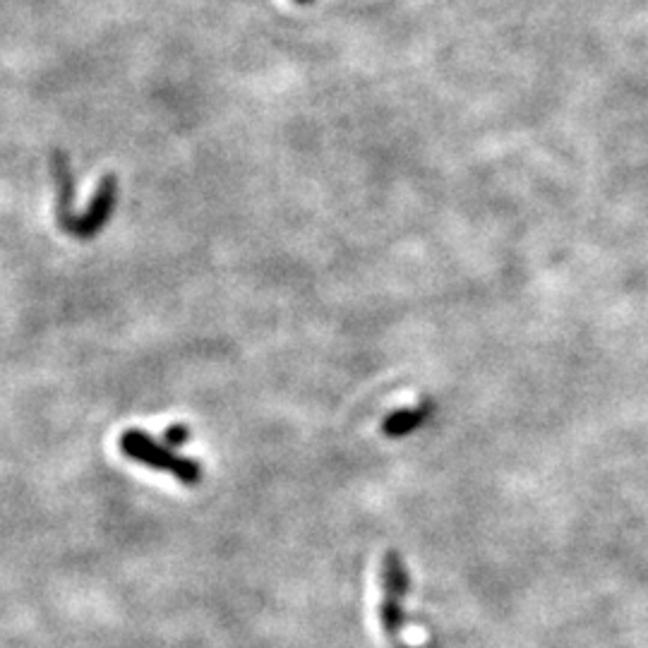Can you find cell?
<instances>
[{
  "instance_id": "obj_5",
  "label": "cell",
  "mask_w": 648,
  "mask_h": 648,
  "mask_svg": "<svg viewBox=\"0 0 648 648\" xmlns=\"http://www.w3.org/2000/svg\"><path fill=\"white\" fill-rule=\"evenodd\" d=\"M188 440H190V430L183 428V425H173V428H168V432H166L168 444H183Z\"/></svg>"
},
{
  "instance_id": "obj_4",
  "label": "cell",
  "mask_w": 648,
  "mask_h": 648,
  "mask_svg": "<svg viewBox=\"0 0 648 648\" xmlns=\"http://www.w3.org/2000/svg\"><path fill=\"white\" fill-rule=\"evenodd\" d=\"M432 411L430 401H423L418 408H404V411H394L384 418L382 432L387 437H404L408 432L418 430L425 423Z\"/></svg>"
},
{
  "instance_id": "obj_2",
  "label": "cell",
  "mask_w": 648,
  "mask_h": 648,
  "mask_svg": "<svg viewBox=\"0 0 648 648\" xmlns=\"http://www.w3.org/2000/svg\"><path fill=\"white\" fill-rule=\"evenodd\" d=\"M382 588L384 598L380 603V620L389 639H399L401 624H404V610H401V598L408 591V574L399 552L389 550L384 555L382 567Z\"/></svg>"
},
{
  "instance_id": "obj_6",
  "label": "cell",
  "mask_w": 648,
  "mask_h": 648,
  "mask_svg": "<svg viewBox=\"0 0 648 648\" xmlns=\"http://www.w3.org/2000/svg\"><path fill=\"white\" fill-rule=\"evenodd\" d=\"M296 3H300V5H308V3H312V0H296Z\"/></svg>"
},
{
  "instance_id": "obj_3",
  "label": "cell",
  "mask_w": 648,
  "mask_h": 648,
  "mask_svg": "<svg viewBox=\"0 0 648 648\" xmlns=\"http://www.w3.org/2000/svg\"><path fill=\"white\" fill-rule=\"evenodd\" d=\"M113 204H116V178H106L104 183H101V190L99 195H96L92 209H89L87 216L80 221L77 233H80V236H94V233L106 224L108 216H111Z\"/></svg>"
},
{
  "instance_id": "obj_1",
  "label": "cell",
  "mask_w": 648,
  "mask_h": 648,
  "mask_svg": "<svg viewBox=\"0 0 648 648\" xmlns=\"http://www.w3.org/2000/svg\"><path fill=\"white\" fill-rule=\"evenodd\" d=\"M120 449H123L130 459L142 461V464H147L152 468H161V471H171L173 476L188 485L200 483V478H202L200 466H197L195 461L183 459V456H176L173 452H168V449L161 447V444H156L152 437L144 435V432H137V430L125 432L123 440H120Z\"/></svg>"
}]
</instances>
